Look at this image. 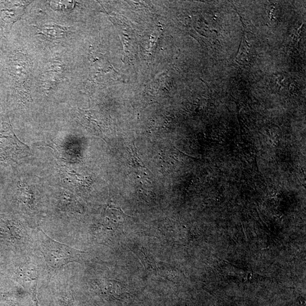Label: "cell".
<instances>
[{
  "label": "cell",
  "mask_w": 306,
  "mask_h": 306,
  "mask_svg": "<svg viewBox=\"0 0 306 306\" xmlns=\"http://www.w3.org/2000/svg\"><path fill=\"white\" fill-rule=\"evenodd\" d=\"M38 30L39 34L52 40L65 38L68 32L67 27L55 24H45L39 27Z\"/></svg>",
  "instance_id": "cell-5"
},
{
  "label": "cell",
  "mask_w": 306,
  "mask_h": 306,
  "mask_svg": "<svg viewBox=\"0 0 306 306\" xmlns=\"http://www.w3.org/2000/svg\"><path fill=\"white\" fill-rule=\"evenodd\" d=\"M65 71V67L62 63L57 60L50 62L41 76V86L46 91L52 90L62 82Z\"/></svg>",
  "instance_id": "cell-4"
},
{
  "label": "cell",
  "mask_w": 306,
  "mask_h": 306,
  "mask_svg": "<svg viewBox=\"0 0 306 306\" xmlns=\"http://www.w3.org/2000/svg\"><path fill=\"white\" fill-rule=\"evenodd\" d=\"M39 235L41 248L49 267L58 269L72 262H78L80 255L79 251L54 240L42 230H40Z\"/></svg>",
  "instance_id": "cell-1"
},
{
  "label": "cell",
  "mask_w": 306,
  "mask_h": 306,
  "mask_svg": "<svg viewBox=\"0 0 306 306\" xmlns=\"http://www.w3.org/2000/svg\"><path fill=\"white\" fill-rule=\"evenodd\" d=\"M130 149V150H129V152L130 155L131 166L135 168H142L149 170V169L144 165L143 162L141 161V159L139 158L138 153H137L135 142H134L133 145H131Z\"/></svg>",
  "instance_id": "cell-6"
},
{
  "label": "cell",
  "mask_w": 306,
  "mask_h": 306,
  "mask_svg": "<svg viewBox=\"0 0 306 306\" xmlns=\"http://www.w3.org/2000/svg\"><path fill=\"white\" fill-rule=\"evenodd\" d=\"M107 209H115L118 210V211L125 213V212L122 211V209L119 207H118L116 204H114L113 203L112 201H109L108 204L107 205Z\"/></svg>",
  "instance_id": "cell-8"
},
{
  "label": "cell",
  "mask_w": 306,
  "mask_h": 306,
  "mask_svg": "<svg viewBox=\"0 0 306 306\" xmlns=\"http://www.w3.org/2000/svg\"><path fill=\"white\" fill-rule=\"evenodd\" d=\"M52 8L55 11L71 10L74 3L71 2H52L50 4Z\"/></svg>",
  "instance_id": "cell-7"
},
{
  "label": "cell",
  "mask_w": 306,
  "mask_h": 306,
  "mask_svg": "<svg viewBox=\"0 0 306 306\" xmlns=\"http://www.w3.org/2000/svg\"><path fill=\"white\" fill-rule=\"evenodd\" d=\"M30 153V148L14 134L10 121L3 122L0 131V159L16 162Z\"/></svg>",
  "instance_id": "cell-3"
},
{
  "label": "cell",
  "mask_w": 306,
  "mask_h": 306,
  "mask_svg": "<svg viewBox=\"0 0 306 306\" xmlns=\"http://www.w3.org/2000/svg\"><path fill=\"white\" fill-rule=\"evenodd\" d=\"M33 63L30 58L22 52L13 54L10 63L11 72L15 79L18 94L23 102L31 99V85Z\"/></svg>",
  "instance_id": "cell-2"
}]
</instances>
